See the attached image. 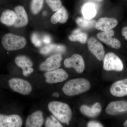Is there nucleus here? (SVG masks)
<instances>
[{"label": "nucleus", "instance_id": "obj_32", "mask_svg": "<svg viewBox=\"0 0 127 127\" xmlns=\"http://www.w3.org/2000/svg\"><path fill=\"white\" fill-rule=\"evenodd\" d=\"M52 96L54 97H59V95L58 93L55 92L53 94Z\"/></svg>", "mask_w": 127, "mask_h": 127}, {"label": "nucleus", "instance_id": "obj_5", "mask_svg": "<svg viewBox=\"0 0 127 127\" xmlns=\"http://www.w3.org/2000/svg\"><path fill=\"white\" fill-rule=\"evenodd\" d=\"M9 87L12 90L23 95H28L31 93L32 87L30 82L24 79L14 78L9 80Z\"/></svg>", "mask_w": 127, "mask_h": 127}, {"label": "nucleus", "instance_id": "obj_35", "mask_svg": "<svg viewBox=\"0 0 127 127\" xmlns=\"http://www.w3.org/2000/svg\"><path fill=\"white\" fill-rule=\"evenodd\" d=\"M96 0L99 1V2H102L104 0Z\"/></svg>", "mask_w": 127, "mask_h": 127}, {"label": "nucleus", "instance_id": "obj_27", "mask_svg": "<svg viewBox=\"0 0 127 127\" xmlns=\"http://www.w3.org/2000/svg\"><path fill=\"white\" fill-rule=\"evenodd\" d=\"M48 5L53 12H56L62 6L61 0H45Z\"/></svg>", "mask_w": 127, "mask_h": 127}, {"label": "nucleus", "instance_id": "obj_3", "mask_svg": "<svg viewBox=\"0 0 127 127\" xmlns=\"http://www.w3.org/2000/svg\"><path fill=\"white\" fill-rule=\"evenodd\" d=\"M3 48L9 51L23 49L27 44V40L24 37L11 33L5 34L1 41Z\"/></svg>", "mask_w": 127, "mask_h": 127}, {"label": "nucleus", "instance_id": "obj_11", "mask_svg": "<svg viewBox=\"0 0 127 127\" xmlns=\"http://www.w3.org/2000/svg\"><path fill=\"white\" fill-rule=\"evenodd\" d=\"M22 124V119L19 115L0 114V127H21Z\"/></svg>", "mask_w": 127, "mask_h": 127}, {"label": "nucleus", "instance_id": "obj_30", "mask_svg": "<svg viewBox=\"0 0 127 127\" xmlns=\"http://www.w3.org/2000/svg\"><path fill=\"white\" fill-rule=\"evenodd\" d=\"M42 41L45 44H49L51 42V38L48 35H45L42 38Z\"/></svg>", "mask_w": 127, "mask_h": 127}, {"label": "nucleus", "instance_id": "obj_22", "mask_svg": "<svg viewBox=\"0 0 127 127\" xmlns=\"http://www.w3.org/2000/svg\"><path fill=\"white\" fill-rule=\"evenodd\" d=\"M87 34L85 32H82L81 30L77 29L73 32L72 34L68 37L69 40L72 42H79L82 44H85L87 41Z\"/></svg>", "mask_w": 127, "mask_h": 127}, {"label": "nucleus", "instance_id": "obj_13", "mask_svg": "<svg viewBox=\"0 0 127 127\" xmlns=\"http://www.w3.org/2000/svg\"><path fill=\"white\" fill-rule=\"evenodd\" d=\"M127 112V101H118L109 103L106 108V113L108 115H116Z\"/></svg>", "mask_w": 127, "mask_h": 127}, {"label": "nucleus", "instance_id": "obj_9", "mask_svg": "<svg viewBox=\"0 0 127 127\" xmlns=\"http://www.w3.org/2000/svg\"><path fill=\"white\" fill-rule=\"evenodd\" d=\"M64 65L67 68L72 67L79 73L83 72L85 67L84 59L82 57L77 54H74L71 57L65 59Z\"/></svg>", "mask_w": 127, "mask_h": 127}, {"label": "nucleus", "instance_id": "obj_25", "mask_svg": "<svg viewBox=\"0 0 127 127\" xmlns=\"http://www.w3.org/2000/svg\"><path fill=\"white\" fill-rule=\"evenodd\" d=\"M80 110L81 112L85 116L92 118L96 117L99 114L96 112L93 107H90L86 105L81 106Z\"/></svg>", "mask_w": 127, "mask_h": 127}, {"label": "nucleus", "instance_id": "obj_29", "mask_svg": "<svg viewBox=\"0 0 127 127\" xmlns=\"http://www.w3.org/2000/svg\"><path fill=\"white\" fill-rule=\"evenodd\" d=\"M88 127H103L101 124L95 121H91L87 124Z\"/></svg>", "mask_w": 127, "mask_h": 127}, {"label": "nucleus", "instance_id": "obj_31", "mask_svg": "<svg viewBox=\"0 0 127 127\" xmlns=\"http://www.w3.org/2000/svg\"><path fill=\"white\" fill-rule=\"evenodd\" d=\"M121 32L123 36L124 37L125 40L127 41V26L123 28Z\"/></svg>", "mask_w": 127, "mask_h": 127}, {"label": "nucleus", "instance_id": "obj_4", "mask_svg": "<svg viewBox=\"0 0 127 127\" xmlns=\"http://www.w3.org/2000/svg\"><path fill=\"white\" fill-rule=\"evenodd\" d=\"M103 59V68L105 70L122 71L123 69L122 61L113 53H107Z\"/></svg>", "mask_w": 127, "mask_h": 127}, {"label": "nucleus", "instance_id": "obj_2", "mask_svg": "<svg viewBox=\"0 0 127 127\" xmlns=\"http://www.w3.org/2000/svg\"><path fill=\"white\" fill-rule=\"evenodd\" d=\"M88 80L79 78L71 79L64 84L62 88L64 93L69 96H76L86 92L91 88Z\"/></svg>", "mask_w": 127, "mask_h": 127}, {"label": "nucleus", "instance_id": "obj_10", "mask_svg": "<svg viewBox=\"0 0 127 127\" xmlns=\"http://www.w3.org/2000/svg\"><path fill=\"white\" fill-rule=\"evenodd\" d=\"M88 47L90 51L98 60L102 61L104 58V47L100 42L94 37H91L87 41Z\"/></svg>", "mask_w": 127, "mask_h": 127}, {"label": "nucleus", "instance_id": "obj_18", "mask_svg": "<svg viewBox=\"0 0 127 127\" xmlns=\"http://www.w3.org/2000/svg\"><path fill=\"white\" fill-rule=\"evenodd\" d=\"M17 19V15L15 11L6 9L2 12L0 17V22L8 27L14 26Z\"/></svg>", "mask_w": 127, "mask_h": 127}, {"label": "nucleus", "instance_id": "obj_24", "mask_svg": "<svg viewBox=\"0 0 127 127\" xmlns=\"http://www.w3.org/2000/svg\"><path fill=\"white\" fill-rule=\"evenodd\" d=\"M44 0H32L30 8L33 15H37L41 11L43 7Z\"/></svg>", "mask_w": 127, "mask_h": 127}, {"label": "nucleus", "instance_id": "obj_34", "mask_svg": "<svg viewBox=\"0 0 127 127\" xmlns=\"http://www.w3.org/2000/svg\"><path fill=\"white\" fill-rule=\"evenodd\" d=\"M47 14V12L46 11H44L43 12V16L46 15Z\"/></svg>", "mask_w": 127, "mask_h": 127}, {"label": "nucleus", "instance_id": "obj_28", "mask_svg": "<svg viewBox=\"0 0 127 127\" xmlns=\"http://www.w3.org/2000/svg\"><path fill=\"white\" fill-rule=\"evenodd\" d=\"M31 40L32 43L36 46L39 47L41 46V41L36 33H34L32 34L31 36Z\"/></svg>", "mask_w": 127, "mask_h": 127}, {"label": "nucleus", "instance_id": "obj_33", "mask_svg": "<svg viewBox=\"0 0 127 127\" xmlns=\"http://www.w3.org/2000/svg\"><path fill=\"white\" fill-rule=\"evenodd\" d=\"M124 127H127V120H126L124 123Z\"/></svg>", "mask_w": 127, "mask_h": 127}, {"label": "nucleus", "instance_id": "obj_20", "mask_svg": "<svg viewBox=\"0 0 127 127\" xmlns=\"http://www.w3.org/2000/svg\"><path fill=\"white\" fill-rule=\"evenodd\" d=\"M81 12L83 16L85 19L92 20L96 15L97 10L94 4L88 2L83 6Z\"/></svg>", "mask_w": 127, "mask_h": 127}, {"label": "nucleus", "instance_id": "obj_17", "mask_svg": "<svg viewBox=\"0 0 127 127\" xmlns=\"http://www.w3.org/2000/svg\"><path fill=\"white\" fill-rule=\"evenodd\" d=\"M44 123L43 114L41 111L34 112L29 115L26 119V127H41Z\"/></svg>", "mask_w": 127, "mask_h": 127}, {"label": "nucleus", "instance_id": "obj_8", "mask_svg": "<svg viewBox=\"0 0 127 127\" xmlns=\"http://www.w3.org/2000/svg\"><path fill=\"white\" fill-rule=\"evenodd\" d=\"M114 31L111 30L98 32L97 35V37L107 45L114 49H118L121 47V42L119 40L114 37Z\"/></svg>", "mask_w": 127, "mask_h": 127}, {"label": "nucleus", "instance_id": "obj_14", "mask_svg": "<svg viewBox=\"0 0 127 127\" xmlns=\"http://www.w3.org/2000/svg\"><path fill=\"white\" fill-rule=\"evenodd\" d=\"M110 91L111 94L115 97L127 96V79L115 82L111 86Z\"/></svg>", "mask_w": 127, "mask_h": 127}, {"label": "nucleus", "instance_id": "obj_19", "mask_svg": "<svg viewBox=\"0 0 127 127\" xmlns=\"http://www.w3.org/2000/svg\"><path fill=\"white\" fill-rule=\"evenodd\" d=\"M68 17L67 10L62 6L52 16L51 22L53 24H57L58 22L63 24L66 22Z\"/></svg>", "mask_w": 127, "mask_h": 127}, {"label": "nucleus", "instance_id": "obj_6", "mask_svg": "<svg viewBox=\"0 0 127 127\" xmlns=\"http://www.w3.org/2000/svg\"><path fill=\"white\" fill-rule=\"evenodd\" d=\"M63 58L61 54L56 53L48 58L39 66V69L43 71H50L58 69L61 66Z\"/></svg>", "mask_w": 127, "mask_h": 127}, {"label": "nucleus", "instance_id": "obj_26", "mask_svg": "<svg viewBox=\"0 0 127 127\" xmlns=\"http://www.w3.org/2000/svg\"><path fill=\"white\" fill-rule=\"evenodd\" d=\"M45 127H62L63 126L55 116L51 115L46 119Z\"/></svg>", "mask_w": 127, "mask_h": 127}, {"label": "nucleus", "instance_id": "obj_21", "mask_svg": "<svg viewBox=\"0 0 127 127\" xmlns=\"http://www.w3.org/2000/svg\"><path fill=\"white\" fill-rule=\"evenodd\" d=\"M66 48L64 45L58 44H50L42 48L40 52L42 54L46 55L53 53H63L66 51Z\"/></svg>", "mask_w": 127, "mask_h": 127}, {"label": "nucleus", "instance_id": "obj_15", "mask_svg": "<svg viewBox=\"0 0 127 127\" xmlns=\"http://www.w3.org/2000/svg\"><path fill=\"white\" fill-rule=\"evenodd\" d=\"M118 24V21L116 18L102 17L96 22L95 27L97 30L106 31L113 29Z\"/></svg>", "mask_w": 127, "mask_h": 127}, {"label": "nucleus", "instance_id": "obj_16", "mask_svg": "<svg viewBox=\"0 0 127 127\" xmlns=\"http://www.w3.org/2000/svg\"><path fill=\"white\" fill-rule=\"evenodd\" d=\"M17 15V19L14 27L20 28L26 26L28 23V18L24 7L19 5L14 8Z\"/></svg>", "mask_w": 127, "mask_h": 127}, {"label": "nucleus", "instance_id": "obj_7", "mask_svg": "<svg viewBox=\"0 0 127 127\" xmlns=\"http://www.w3.org/2000/svg\"><path fill=\"white\" fill-rule=\"evenodd\" d=\"M45 81L48 84L58 83L65 81L68 77V73L62 68L46 72L44 73Z\"/></svg>", "mask_w": 127, "mask_h": 127}, {"label": "nucleus", "instance_id": "obj_12", "mask_svg": "<svg viewBox=\"0 0 127 127\" xmlns=\"http://www.w3.org/2000/svg\"><path fill=\"white\" fill-rule=\"evenodd\" d=\"M16 65L20 67L23 70V75L27 77L34 72L32 67L33 63L32 61L28 57L25 55H19L15 59Z\"/></svg>", "mask_w": 127, "mask_h": 127}, {"label": "nucleus", "instance_id": "obj_1", "mask_svg": "<svg viewBox=\"0 0 127 127\" xmlns=\"http://www.w3.org/2000/svg\"><path fill=\"white\" fill-rule=\"evenodd\" d=\"M48 107L59 122L69 124L72 117V112L69 105L65 103L53 101L48 103Z\"/></svg>", "mask_w": 127, "mask_h": 127}, {"label": "nucleus", "instance_id": "obj_23", "mask_svg": "<svg viewBox=\"0 0 127 127\" xmlns=\"http://www.w3.org/2000/svg\"><path fill=\"white\" fill-rule=\"evenodd\" d=\"M76 22L79 27L85 30H89L95 27L96 23L95 20H87L83 17H78Z\"/></svg>", "mask_w": 127, "mask_h": 127}]
</instances>
